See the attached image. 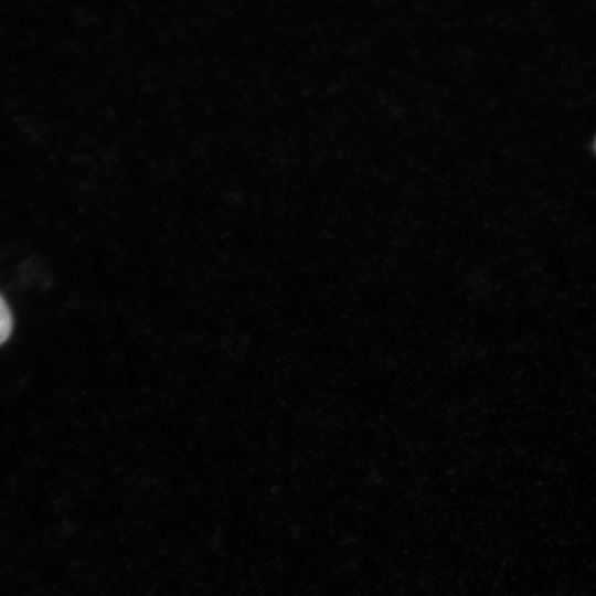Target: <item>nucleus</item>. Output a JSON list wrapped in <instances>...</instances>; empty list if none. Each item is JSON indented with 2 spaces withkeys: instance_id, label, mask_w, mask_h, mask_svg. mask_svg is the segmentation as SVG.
I'll return each mask as SVG.
<instances>
[{
  "instance_id": "f257e3e1",
  "label": "nucleus",
  "mask_w": 596,
  "mask_h": 596,
  "mask_svg": "<svg viewBox=\"0 0 596 596\" xmlns=\"http://www.w3.org/2000/svg\"><path fill=\"white\" fill-rule=\"evenodd\" d=\"M12 331V316L0 295V345L8 340Z\"/></svg>"
}]
</instances>
